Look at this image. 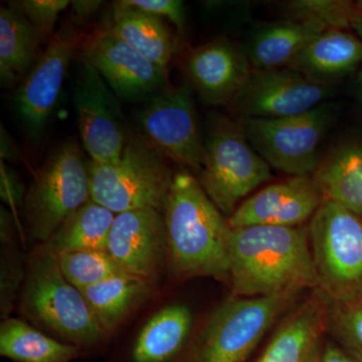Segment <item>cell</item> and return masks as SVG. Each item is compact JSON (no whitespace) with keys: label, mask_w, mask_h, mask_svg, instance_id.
Segmentation results:
<instances>
[{"label":"cell","mask_w":362,"mask_h":362,"mask_svg":"<svg viewBox=\"0 0 362 362\" xmlns=\"http://www.w3.org/2000/svg\"><path fill=\"white\" fill-rule=\"evenodd\" d=\"M230 283L233 296L245 298L318 288L308 228H232Z\"/></svg>","instance_id":"cell-1"},{"label":"cell","mask_w":362,"mask_h":362,"mask_svg":"<svg viewBox=\"0 0 362 362\" xmlns=\"http://www.w3.org/2000/svg\"><path fill=\"white\" fill-rule=\"evenodd\" d=\"M163 218L169 265L176 275L230 281L232 228L194 175H173Z\"/></svg>","instance_id":"cell-2"},{"label":"cell","mask_w":362,"mask_h":362,"mask_svg":"<svg viewBox=\"0 0 362 362\" xmlns=\"http://www.w3.org/2000/svg\"><path fill=\"white\" fill-rule=\"evenodd\" d=\"M21 307L30 320L54 338L84 350L102 346V329L82 292L62 273L58 257L40 249L28 270Z\"/></svg>","instance_id":"cell-3"},{"label":"cell","mask_w":362,"mask_h":362,"mask_svg":"<svg viewBox=\"0 0 362 362\" xmlns=\"http://www.w3.org/2000/svg\"><path fill=\"white\" fill-rule=\"evenodd\" d=\"M173 180L166 157L141 133L132 131L120 158L90 162V199L115 214L145 209L163 213Z\"/></svg>","instance_id":"cell-4"},{"label":"cell","mask_w":362,"mask_h":362,"mask_svg":"<svg viewBox=\"0 0 362 362\" xmlns=\"http://www.w3.org/2000/svg\"><path fill=\"white\" fill-rule=\"evenodd\" d=\"M319 291L330 303L362 301V218L325 199L308 226Z\"/></svg>","instance_id":"cell-5"},{"label":"cell","mask_w":362,"mask_h":362,"mask_svg":"<svg viewBox=\"0 0 362 362\" xmlns=\"http://www.w3.org/2000/svg\"><path fill=\"white\" fill-rule=\"evenodd\" d=\"M272 178L270 165L252 148L238 121L214 119L204 139L199 183L223 216L240 199Z\"/></svg>","instance_id":"cell-6"},{"label":"cell","mask_w":362,"mask_h":362,"mask_svg":"<svg viewBox=\"0 0 362 362\" xmlns=\"http://www.w3.org/2000/svg\"><path fill=\"white\" fill-rule=\"evenodd\" d=\"M90 199V163L75 142H66L35 173L23 199L28 233L45 244Z\"/></svg>","instance_id":"cell-7"},{"label":"cell","mask_w":362,"mask_h":362,"mask_svg":"<svg viewBox=\"0 0 362 362\" xmlns=\"http://www.w3.org/2000/svg\"><path fill=\"white\" fill-rule=\"evenodd\" d=\"M297 296L228 298L211 316L187 362H246Z\"/></svg>","instance_id":"cell-8"},{"label":"cell","mask_w":362,"mask_h":362,"mask_svg":"<svg viewBox=\"0 0 362 362\" xmlns=\"http://www.w3.org/2000/svg\"><path fill=\"white\" fill-rule=\"evenodd\" d=\"M334 102H325L300 115L280 119H238L247 141L262 158L292 176L313 175L318 150L338 115Z\"/></svg>","instance_id":"cell-9"},{"label":"cell","mask_w":362,"mask_h":362,"mask_svg":"<svg viewBox=\"0 0 362 362\" xmlns=\"http://www.w3.org/2000/svg\"><path fill=\"white\" fill-rule=\"evenodd\" d=\"M74 106L83 148L94 163H110L120 158L129 130L119 98L96 69L78 59L74 85Z\"/></svg>","instance_id":"cell-10"},{"label":"cell","mask_w":362,"mask_h":362,"mask_svg":"<svg viewBox=\"0 0 362 362\" xmlns=\"http://www.w3.org/2000/svg\"><path fill=\"white\" fill-rule=\"evenodd\" d=\"M192 86H168L145 103L138 115L141 134L166 158L201 173L204 139Z\"/></svg>","instance_id":"cell-11"},{"label":"cell","mask_w":362,"mask_h":362,"mask_svg":"<svg viewBox=\"0 0 362 362\" xmlns=\"http://www.w3.org/2000/svg\"><path fill=\"white\" fill-rule=\"evenodd\" d=\"M81 45L82 37L70 16L52 35L37 63L16 90V113L26 134L35 141L47 129L63 89L69 65Z\"/></svg>","instance_id":"cell-12"},{"label":"cell","mask_w":362,"mask_h":362,"mask_svg":"<svg viewBox=\"0 0 362 362\" xmlns=\"http://www.w3.org/2000/svg\"><path fill=\"white\" fill-rule=\"evenodd\" d=\"M334 85L289 68L252 70L230 107L238 119L287 118L327 102L334 96Z\"/></svg>","instance_id":"cell-13"},{"label":"cell","mask_w":362,"mask_h":362,"mask_svg":"<svg viewBox=\"0 0 362 362\" xmlns=\"http://www.w3.org/2000/svg\"><path fill=\"white\" fill-rule=\"evenodd\" d=\"M81 58L98 71L119 99L144 102L168 88V69L150 62L129 45L100 28L81 45Z\"/></svg>","instance_id":"cell-14"},{"label":"cell","mask_w":362,"mask_h":362,"mask_svg":"<svg viewBox=\"0 0 362 362\" xmlns=\"http://www.w3.org/2000/svg\"><path fill=\"white\" fill-rule=\"evenodd\" d=\"M106 250L126 273L151 282L168 258L163 213L145 209L116 214Z\"/></svg>","instance_id":"cell-15"},{"label":"cell","mask_w":362,"mask_h":362,"mask_svg":"<svg viewBox=\"0 0 362 362\" xmlns=\"http://www.w3.org/2000/svg\"><path fill=\"white\" fill-rule=\"evenodd\" d=\"M325 201L313 175L293 176L269 185L243 202L228 218L230 228L252 226L297 228Z\"/></svg>","instance_id":"cell-16"},{"label":"cell","mask_w":362,"mask_h":362,"mask_svg":"<svg viewBox=\"0 0 362 362\" xmlns=\"http://www.w3.org/2000/svg\"><path fill=\"white\" fill-rule=\"evenodd\" d=\"M187 70L204 103L230 106L246 85L252 68L244 49L226 37H218L190 52Z\"/></svg>","instance_id":"cell-17"},{"label":"cell","mask_w":362,"mask_h":362,"mask_svg":"<svg viewBox=\"0 0 362 362\" xmlns=\"http://www.w3.org/2000/svg\"><path fill=\"white\" fill-rule=\"evenodd\" d=\"M328 319L329 301L317 292L290 314L257 362H308L319 349Z\"/></svg>","instance_id":"cell-18"},{"label":"cell","mask_w":362,"mask_h":362,"mask_svg":"<svg viewBox=\"0 0 362 362\" xmlns=\"http://www.w3.org/2000/svg\"><path fill=\"white\" fill-rule=\"evenodd\" d=\"M192 313L183 304L156 312L131 343L122 362H177L192 327Z\"/></svg>","instance_id":"cell-19"},{"label":"cell","mask_w":362,"mask_h":362,"mask_svg":"<svg viewBox=\"0 0 362 362\" xmlns=\"http://www.w3.org/2000/svg\"><path fill=\"white\" fill-rule=\"evenodd\" d=\"M362 66V40L347 30L319 33L288 68L321 82L332 83Z\"/></svg>","instance_id":"cell-20"},{"label":"cell","mask_w":362,"mask_h":362,"mask_svg":"<svg viewBox=\"0 0 362 362\" xmlns=\"http://www.w3.org/2000/svg\"><path fill=\"white\" fill-rule=\"evenodd\" d=\"M318 26L287 20L259 23L252 30L244 49L252 70L288 68L316 35Z\"/></svg>","instance_id":"cell-21"},{"label":"cell","mask_w":362,"mask_h":362,"mask_svg":"<svg viewBox=\"0 0 362 362\" xmlns=\"http://www.w3.org/2000/svg\"><path fill=\"white\" fill-rule=\"evenodd\" d=\"M157 66L168 69L175 51V40L161 18L114 2L110 21L103 28Z\"/></svg>","instance_id":"cell-22"},{"label":"cell","mask_w":362,"mask_h":362,"mask_svg":"<svg viewBox=\"0 0 362 362\" xmlns=\"http://www.w3.org/2000/svg\"><path fill=\"white\" fill-rule=\"evenodd\" d=\"M313 177L324 199L362 218V137L333 149L320 160Z\"/></svg>","instance_id":"cell-23"},{"label":"cell","mask_w":362,"mask_h":362,"mask_svg":"<svg viewBox=\"0 0 362 362\" xmlns=\"http://www.w3.org/2000/svg\"><path fill=\"white\" fill-rule=\"evenodd\" d=\"M42 37L13 6L0 8V80L2 87L23 82L40 58Z\"/></svg>","instance_id":"cell-24"},{"label":"cell","mask_w":362,"mask_h":362,"mask_svg":"<svg viewBox=\"0 0 362 362\" xmlns=\"http://www.w3.org/2000/svg\"><path fill=\"white\" fill-rule=\"evenodd\" d=\"M150 287V281L124 272L80 291L98 323L109 335L148 296Z\"/></svg>","instance_id":"cell-25"},{"label":"cell","mask_w":362,"mask_h":362,"mask_svg":"<svg viewBox=\"0 0 362 362\" xmlns=\"http://www.w3.org/2000/svg\"><path fill=\"white\" fill-rule=\"evenodd\" d=\"M86 352L76 345L49 337L18 319L0 328V356L16 362H73Z\"/></svg>","instance_id":"cell-26"},{"label":"cell","mask_w":362,"mask_h":362,"mask_svg":"<svg viewBox=\"0 0 362 362\" xmlns=\"http://www.w3.org/2000/svg\"><path fill=\"white\" fill-rule=\"evenodd\" d=\"M116 214L90 199L71 214L42 249L56 255L85 250H106Z\"/></svg>","instance_id":"cell-27"},{"label":"cell","mask_w":362,"mask_h":362,"mask_svg":"<svg viewBox=\"0 0 362 362\" xmlns=\"http://www.w3.org/2000/svg\"><path fill=\"white\" fill-rule=\"evenodd\" d=\"M356 2L349 0H291L280 4V13L287 20L318 26L324 32L351 28Z\"/></svg>","instance_id":"cell-28"},{"label":"cell","mask_w":362,"mask_h":362,"mask_svg":"<svg viewBox=\"0 0 362 362\" xmlns=\"http://www.w3.org/2000/svg\"><path fill=\"white\" fill-rule=\"evenodd\" d=\"M58 261L63 275L78 290L125 272L107 250L64 252Z\"/></svg>","instance_id":"cell-29"},{"label":"cell","mask_w":362,"mask_h":362,"mask_svg":"<svg viewBox=\"0 0 362 362\" xmlns=\"http://www.w3.org/2000/svg\"><path fill=\"white\" fill-rule=\"evenodd\" d=\"M328 329L350 356L362 362V301L330 303Z\"/></svg>","instance_id":"cell-30"},{"label":"cell","mask_w":362,"mask_h":362,"mask_svg":"<svg viewBox=\"0 0 362 362\" xmlns=\"http://www.w3.org/2000/svg\"><path fill=\"white\" fill-rule=\"evenodd\" d=\"M68 0H21L11 2L37 28L40 37L52 39L59 14L71 6Z\"/></svg>","instance_id":"cell-31"},{"label":"cell","mask_w":362,"mask_h":362,"mask_svg":"<svg viewBox=\"0 0 362 362\" xmlns=\"http://www.w3.org/2000/svg\"><path fill=\"white\" fill-rule=\"evenodd\" d=\"M126 4L159 18H166L180 30L187 23L185 7L180 0H124Z\"/></svg>","instance_id":"cell-32"},{"label":"cell","mask_w":362,"mask_h":362,"mask_svg":"<svg viewBox=\"0 0 362 362\" xmlns=\"http://www.w3.org/2000/svg\"><path fill=\"white\" fill-rule=\"evenodd\" d=\"M103 1L100 0H77L71 1V18L77 25H85L97 13Z\"/></svg>","instance_id":"cell-33"},{"label":"cell","mask_w":362,"mask_h":362,"mask_svg":"<svg viewBox=\"0 0 362 362\" xmlns=\"http://www.w3.org/2000/svg\"><path fill=\"white\" fill-rule=\"evenodd\" d=\"M321 362H358L338 345L328 343L324 347Z\"/></svg>","instance_id":"cell-34"},{"label":"cell","mask_w":362,"mask_h":362,"mask_svg":"<svg viewBox=\"0 0 362 362\" xmlns=\"http://www.w3.org/2000/svg\"><path fill=\"white\" fill-rule=\"evenodd\" d=\"M351 30L362 40V1H356V11L352 18Z\"/></svg>","instance_id":"cell-35"},{"label":"cell","mask_w":362,"mask_h":362,"mask_svg":"<svg viewBox=\"0 0 362 362\" xmlns=\"http://www.w3.org/2000/svg\"><path fill=\"white\" fill-rule=\"evenodd\" d=\"M356 100L359 111H361L362 115V66L359 69L356 78Z\"/></svg>","instance_id":"cell-36"},{"label":"cell","mask_w":362,"mask_h":362,"mask_svg":"<svg viewBox=\"0 0 362 362\" xmlns=\"http://www.w3.org/2000/svg\"><path fill=\"white\" fill-rule=\"evenodd\" d=\"M321 356H322V351H321L320 349H318L314 352L313 356H311L308 362H321Z\"/></svg>","instance_id":"cell-37"}]
</instances>
